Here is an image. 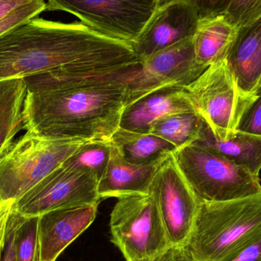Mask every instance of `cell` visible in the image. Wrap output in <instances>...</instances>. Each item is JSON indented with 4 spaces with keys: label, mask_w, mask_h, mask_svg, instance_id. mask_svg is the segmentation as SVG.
Instances as JSON below:
<instances>
[{
    "label": "cell",
    "mask_w": 261,
    "mask_h": 261,
    "mask_svg": "<svg viewBox=\"0 0 261 261\" xmlns=\"http://www.w3.org/2000/svg\"><path fill=\"white\" fill-rule=\"evenodd\" d=\"M140 67L138 61L80 80L65 70L24 78V130L48 140L111 139Z\"/></svg>",
    "instance_id": "6da1fadb"
},
{
    "label": "cell",
    "mask_w": 261,
    "mask_h": 261,
    "mask_svg": "<svg viewBox=\"0 0 261 261\" xmlns=\"http://www.w3.org/2000/svg\"><path fill=\"white\" fill-rule=\"evenodd\" d=\"M137 61L132 44L81 21L36 17L0 35V81L54 70L115 68Z\"/></svg>",
    "instance_id": "7a4b0ae2"
},
{
    "label": "cell",
    "mask_w": 261,
    "mask_h": 261,
    "mask_svg": "<svg viewBox=\"0 0 261 261\" xmlns=\"http://www.w3.org/2000/svg\"><path fill=\"white\" fill-rule=\"evenodd\" d=\"M261 239V192L225 202L199 200L188 261H231Z\"/></svg>",
    "instance_id": "3957f363"
},
{
    "label": "cell",
    "mask_w": 261,
    "mask_h": 261,
    "mask_svg": "<svg viewBox=\"0 0 261 261\" xmlns=\"http://www.w3.org/2000/svg\"><path fill=\"white\" fill-rule=\"evenodd\" d=\"M85 141L48 140L26 132L0 152V199L16 202Z\"/></svg>",
    "instance_id": "277c9868"
},
{
    "label": "cell",
    "mask_w": 261,
    "mask_h": 261,
    "mask_svg": "<svg viewBox=\"0 0 261 261\" xmlns=\"http://www.w3.org/2000/svg\"><path fill=\"white\" fill-rule=\"evenodd\" d=\"M182 88L194 111L222 141L236 134L259 96V93H246L239 87L226 58L210 65Z\"/></svg>",
    "instance_id": "5b68a950"
},
{
    "label": "cell",
    "mask_w": 261,
    "mask_h": 261,
    "mask_svg": "<svg viewBox=\"0 0 261 261\" xmlns=\"http://www.w3.org/2000/svg\"><path fill=\"white\" fill-rule=\"evenodd\" d=\"M173 156L199 200L225 202L261 192L258 176L219 152L190 144L176 149Z\"/></svg>",
    "instance_id": "8992f818"
},
{
    "label": "cell",
    "mask_w": 261,
    "mask_h": 261,
    "mask_svg": "<svg viewBox=\"0 0 261 261\" xmlns=\"http://www.w3.org/2000/svg\"><path fill=\"white\" fill-rule=\"evenodd\" d=\"M111 242L126 261H165L170 244L150 194L118 198L110 216Z\"/></svg>",
    "instance_id": "52a82bcc"
},
{
    "label": "cell",
    "mask_w": 261,
    "mask_h": 261,
    "mask_svg": "<svg viewBox=\"0 0 261 261\" xmlns=\"http://www.w3.org/2000/svg\"><path fill=\"white\" fill-rule=\"evenodd\" d=\"M149 194L158 207L170 244L165 261H188L187 250L199 199L176 165L173 153L158 167Z\"/></svg>",
    "instance_id": "ba28073f"
},
{
    "label": "cell",
    "mask_w": 261,
    "mask_h": 261,
    "mask_svg": "<svg viewBox=\"0 0 261 261\" xmlns=\"http://www.w3.org/2000/svg\"><path fill=\"white\" fill-rule=\"evenodd\" d=\"M156 9L155 0H47L46 7L69 12L96 32L132 45Z\"/></svg>",
    "instance_id": "9c48e42d"
},
{
    "label": "cell",
    "mask_w": 261,
    "mask_h": 261,
    "mask_svg": "<svg viewBox=\"0 0 261 261\" xmlns=\"http://www.w3.org/2000/svg\"><path fill=\"white\" fill-rule=\"evenodd\" d=\"M99 180L87 170L61 164L14 203L22 217H38L63 208L99 205Z\"/></svg>",
    "instance_id": "30bf717a"
},
{
    "label": "cell",
    "mask_w": 261,
    "mask_h": 261,
    "mask_svg": "<svg viewBox=\"0 0 261 261\" xmlns=\"http://www.w3.org/2000/svg\"><path fill=\"white\" fill-rule=\"evenodd\" d=\"M141 64L128 86L125 107L164 87H186L208 68L196 61L193 38L153 54Z\"/></svg>",
    "instance_id": "8fae6325"
},
{
    "label": "cell",
    "mask_w": 261,
    "mask_h": 261,
    "mask_svg": "<svg viewBox=\"0 0 261 261\" xmlns=\"http://www.w3.org/2000/svg\"><path fill=\"white\" fill-rule=\"evenodd\" d=\"M198 21L197 13L188 1L158 8L132 44L138 61L193 38Z\"/></svg>",
    "instance_id": "7c38bea8"
},
{
    "label": "cell",
    "mask_w": 261,
    "mask_h": 261,
    "mask_svg": "<svg viewBox=\"0 0 261 261\" xmlns=\"http://www.w3.org/2000/svg\"><path fill=\"white\" fill-rule=\"evenodd\" d=\"M99 205L63 208L38 217L40 261H56L96 219Z\"/></svg>",
    "instance_id": "4fadbf2b"
},
{
    "label": "cell",
    "mask_w": 261,
    "mask_h": 261,
    "mask_svg": "<svg viewBox=\"0 0 261 261\" xmlns=\"http://www.w3.org/2000/svg\"><path fill=\"white\" fill-rule=\"evenodd\" d=\"M190 111L194 110L182 87H164L125 107L119 127L132 132L148 134L153 125L164 118Z\"/></svg>",
    "instance_id": "5bb4252c"
},
{
    "label": "cell",
    "mask_w": 261,
    "mask_h": 261,
    "mask_svg": "<svg viewBox=\"0 0 261 261\" xmlns=\"http://www.w3.org/2000/svg\"><path fill=\"white\" fill-rule=\"evenodd\" d=\"M239 87L249 93L261 88V18L239 31L226 58Z\"/></svg>",
    "instance_id": "9a60e30c"
},
{
    "label": "cell",
    "mask_w": 261,
    "mask_h": 261,
    "mask_svg": "<svg viewBox=\"0 0 261 261\" xmlns=\"http://www.w3.org/2000/svg\"><path fill=\"white\" fill-rule=\"evenodd\" d=\"M161 164H130L119 156L112 144L110 162L98 184L99 196L118 199L125 195L149 194L150 184Z\"/></svg>",
    "instance_id": "2e32d148"
},
{
    "label": "cell",
    "mask_w": 261,
    "mask_h": 261,
    "mask_svg": "<svg viewBox=\"0 0 261 261\" xmlns=\"http://www.w3.org/2000/svg\"><path fill=\"white\" fill-rule=\"evenodd\" d=\"M240 29L224 12L199 18L193 37L196 61L208 67L225 59Z\"/></svg>",
    "instance_id": "e0dca14e"
},
{
    "label": "cell",
    "mask_w": 261,
    "mask_h": 261,
    "mask_svg": "<svg viewBox=\"0 0 261 261\" xmlns=\"http://www.w3.org/2000/svg\"><path fill=\"white\" fill-rule=\"evenodd\" d=\"M193 144L222 153L230 161L258 176L261 170V136L238 130L230 139L222 141L204 124L199 139Z\"/></svg>",
    "instance_id": "ac0fdd59"
},
{
    "label": "cell",
    "mask_w": 261,
    "mask_h": 261,
    "mask_svg": "<svg viewBox=\"0 0 261 261\" xmlns=\"http://www.w3.org/2000/svg\"><path fill=\"white\" fill-rule=\"evenodd\" d=\"M110 141L122 159L136 165L162 163L176 150L171 143L156 135L121 127L115 132Z\"/></svg>",
    "instance_id": "d6986e66"
},
{
    "label": "cell",
    "mask_w": 261,
    "mask_h": 261,
    "mask_svg": "<svg viewBox=\"0 0 261 261\" xmlns=\"http://www.w3.org/2000/svg\"><path fill=\"white\" fill-rule=\"evenodd\" d=\"M24 78L0 81V152L24 129Z\"/></svg>",
    "instance_id": "ffe728a7"
},
{
    "label": "cell",
    "mask_w": 261,
    "mask_h": 261,
    "mask_svg": "<svg viewBox=\"0 0 261 261\" xmlns=\"http://www.w3.org/2000/svg\"><path fill=\"white\" fill-rule=\"evenodd\" d=\"M205 122L195 111L167 116L153 125L150 134L180 148L199 139Z\"/></svg>",
    "instance_id": "44dd1931"
},
{
    "label": "cell",
    "mask_w": 261,
    "mask_h": 261,
    "mask_svg": "<svg viewBox=\"0 0 261 261\" xmlns=\"http://www.w3.org/2000/svg\"><path fill=\"white\" fill-rule=\"evenodd\" d=\"M111 152L110 140L85 141L62 165L87 170L99 181L110 162Z\"/></svg>",
    "instance_id": "7402d4cb"
},
{
    "label": "cell",
    "mask_w": 261,
    "mask_h": 261,
    "mask_svg": "<svg viewBox=\"0 0 261 261\" xmlns=\"http://www.w3.org/2000/svg\"><path fill=\"white\" fill-rule=\"evenodd\" d=\"M15 261H40L38 217L18 215L14 237Z\"/></svg>",
    "instance_id": "603a6c76"
},
{
    "label": "cell",
    "mask_w": 261,
    "mask_h": 261,
    "mask_svg": "<svg viewBox=\"0 0 261 261\" xmlns=\"http://www.w3.org/2000/svg\"><path fill=\"white\" fill-rule=\"evenodd\" d=\"M222 12L241 30L261 18V0H225Z\"/></svg>",
    "instance_id": "cb8c5ba5"
},
{
    "label": "cell",
    "mask_w": 261,
    "mask_h": 261,
    "mask_svg": "<svg viewBox=\"0 0 261 261\" xmlns=\"http://www.w3.org/2000/svg\"><path fill=\"white\" fill-rule=\"evenodd\" d=\"M46 7L47 3L44 0H32L28 4L14 11L0 21V35L32 18H36L46 10Z\"/></svg>",
    "instance_id": "d4e9b609"
},
{
    "label": "cell",
    "mask_w": 261,
    "mask_h": 261,
    "mask_svg": "<svg viewBox=\"0 0 261 261\" xmlns=\"http://www.w3.org/2000/svg\"><path fill=\"white\" fill-rule=\"evenodd\" d=\"M238 130L261 136V89L258 98L242 118Z\"/></svg>",
    "instance_id": "484cf974"
},
{
    "label": "cell",
    "mask_w": 261,
    "mask_h": 261,
    "mask_svg": "<svg viewBox=\"0 0 261 261\" xmlns=\"http://www.w3.org/2000/svg\"><path fill=\"white\" fill-rule=\"evenodd\" d=\"M15 202L0 199V261L3 259Z\"/></svg>",
    "instance_id": "4316f807"
},
{
    "label": "cell",
    "mask_w": 261,
    "mask_h": 261,
    "mask_svg": "<svg viewBox=\"0 0 261 261\" xmlns=\"http://www.w3.org/2000/svg\"><path fill=\"white\" fill-rule=\"evenodd\" d=\"M193 6L198 18H201L223 11L225 0H188Z\"/></svg>",
    "instance_id": "83f0119b"
},
{
    "label": "cell",
    "mask_w": 261,
    "mask_h": 261,
    "mask_svg": "<svg viewBox=\"0 0 261 261\" xmlns=\"http://www.w3.org/2000/svg\"><path fill=\"white\" fill-rule=\"evenodd\" d=\"M18 214L13 211L9 222V231H8L7 240L6 248L3 253L2 261H15V253H14V237H15V228Z\"/></svg>",
    "instance_id": "f1b7e54d"
},
{
    "label": "cell",
    "mask_w": 261,
    "mask_h": 261,
    "mask_svg": "<svg viewBox=\"0 0 261 261\" xmlns=\"http://www.w3.org/2000/svg\"><path fill=\"white\" fill-rule=\"evenodd\" d=\"M32 0H0V21Z\"/></svg>",
    "instance_id": "f546056e"
},
{
    "label": "cell",
    "mask_w": 261,
    "mask_h": 261,
    "mask_svg": "<svg viewBox=\"0 0 261 261\" xmlns=\"http://www.w3.org/2000/svg\"><path fill=\"white\" fill-rule=\"evenodd\" d=\"M231 261H261V239Z\"/></svg>",
    "instance_id": "4dcf8cb0"
},
{
    "label": "cell",
    "mask_w": 261,
    "mask_h": 261,
    "mask_svg": "<svg viewBox=\"0 0 261 261\" xmlns=\"http://www.w3.org/2000/svg\"><path fill=\"white\" fill-rule=\"evenodd\" d=\"M158 8L164 7L170 3H176L179 1H188V0H155Z\"/></svg>",
    "instance_id": "1f68e13d"
},
{
    "label": "cell",
    "mask_w": 261,
    "mask_h": 261,
    "mask_svg": "<svg viewBox=\"0 0 261 261\" xmlns=\"http://www.w3.org/2000/svg\"><path fill=\"white\" fill-rule=\"evenodd\" d=\"M261 89V88H260Z\"/></svg>",
    "instance_id": "d6a6232c"
}]
</instances>
